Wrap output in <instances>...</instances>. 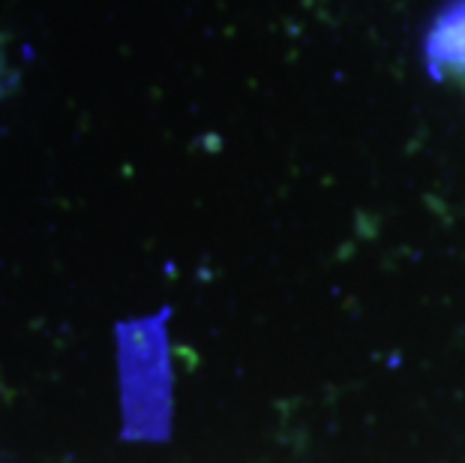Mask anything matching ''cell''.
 Instances as JSON below:
<instances>
[{
    "label": "cell",
    "mask_w": 465,
    "mask_h": 463,
    "mask_svg": "<svg viewBox=\"0 0 465 463\" xmlns=\"http://www.w3.org/2000/svg\"><path fill=\"white\" fill-rule=\"evenodd\" d=\"M427 45L430 57L439 66H465V0L439 18Z\"/></svg>",
    "instance_id": "6da1fadb"
}]
</instances>
